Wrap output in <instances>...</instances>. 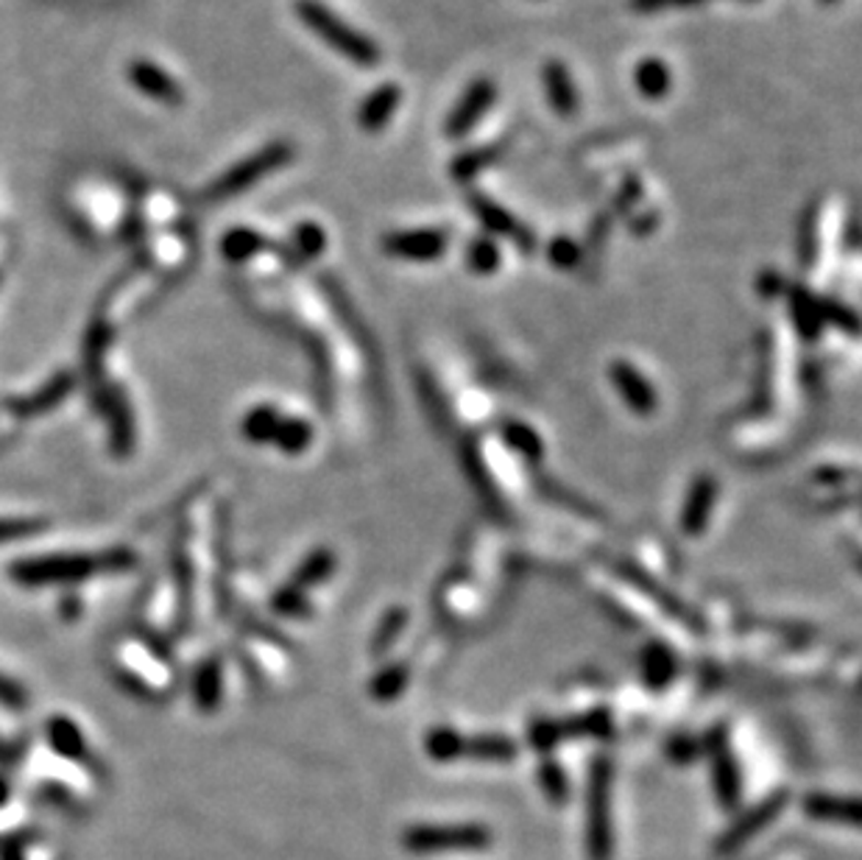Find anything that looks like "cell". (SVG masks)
<instances>
[{
	"mask_svg": "<svg viewBox=\"0 0 862 860\" xmlns=\"http://www.w3.org/2000/svg\"><path fill=\"white\" fill-rule=\"evenodd\" d=\"M25 531H31V526H7L0 528V537H12V533H25Z\"/></svg>",
	"mask_w": 862,
	"mask_h": 860,
	"instance_id": "obj_35",
	"label": "cell"
},
{
	"mask_svg": "<svg viewBox=\"0 0 862 860\" xmlns=\"http://www.w3.org/2000/svg\"><path fill=\"white\" fill-rule=\"evenodd\" d=\"M542 85L548 92V101L561 118H573L578 112V87L570 76L567 65L559 59L544 62L542 67Z\"/></svg>",
	"mask_w": 862,
	"mask_h": 860,
	"instance_id": "obj_10",
	"label": "cell"
},
{
	"mask_svg": "<svg viewBox=\"0 0 862 860\" xmlns=\"http://www.w3.org/2000/svg\"><path fill=\"white\" fill-rule=\"evenodd\" d=\"M640 199H642V183L637 179V176H628L626 185H622V190H620V199L615 201L617 210H628L633 201H640Z\"/></svg>",
	"mask_w": 862,
	"mask_h": 860,
	"instance_id": "obj_33",
	"label": "cell"
},
{
	"mask_svg": "<svg viewBox=\"0 0 862 860\" xmlns=\"http://www.w3.org/2000/svg\"><path fill=\"white\" fill-rule=\"evenodd\" d=\"M0 758H7V749H3V743H0Z\"/></svg>",
	"mask_w": 862,
	"mask_h": 860,
	"instance_id": "obj_37",
	"label": "cell"
},
{
	"mask_svg": "<svg viewBox=\"0 0 862 860\" xmlns=\"http://www.w3.org/2000/svg\"><path fill=\"white\" fill-rule=\"evenodd\" d=\"M9 860H20V855H18V852H14V855H9Z\"/></svg>",
	"mask_w": 862,
	"mask_h": 860,
	"instance_id": "obj_38",
	"label": "cell"
},
{
	"mask_svg": "<svg viewBox=\"0 0 862 860\" xmlns=\"http://www.w3.org/2000/svg\"><path fill=\"white\" fill-rule=\"evenodd\" d=\"M446 243H450V235H446L444 230H433V227H424V230H399L388 232V235L383 238V252H386L388 257H397V261L430 263L444 255Z\"/></svg>",
	"mask_w": 862,
	"mask_h": 860,
	"instance_id": "obj_6",
	"label": "cell"
},
{
	"mask_svg": "<svg viewBox=\"0 0 862 860\" xmlns=\"http://www.w3.org/2000/svg\"><path fill=\"white\" fill-rule=\"evenodd\" d=\"M611 771L606 760L592 765L589 805H586V852L589 860H611Z\"/></svg>",
	"mask_w": 862,
	"mask_h": 860,
	"instance_id": "obj_4",
	"label": "cell"
},
{
	"mask_svg": "<svg viewBox=\"0 0 862 860\" xmlns=\"http://www.w3.org/2000/svg\"><path fill=\"white\" fill-rule=\"evenodd\" d=\"M633 12H642V14H653V12H662L664 7H670V0H631Z\"/></svg>",
	"mask_w": 862,
	"mask_h": 860,
	"instance_id": "obj_34",
	"label": "cell"
},
{
	"mask_svg": "<svg viewBox=\"0 0 862 860\" xmlns=\"http://www.w3.org/2000/svg\"><path fill=\"white\" fill-rule=\"evenodd\" d=\"M402 103V90L399 85H380L377 90L368 92L363 103L357 107V123L363 132H383L391 123L394 112Z\"/></svg>",
	"mask_w": 862,
	"mask_h": 860,
	"instance_id": "obj_11",
	"label": "cell"
},
{
	"mask_svg": "<svg viewBox=\"0 0 862 860\" xmlns=\"http://www.w3.org/2000/svg\"><path fill=\"white\" fill-rule=\"evenodd\" d=\"M461 740H464V735L455 732V729L450 727H441L428 735L424 746H428L430 758L441 760V763H450V760L461 758Z\"/></svg>",
	"mask_w": 862,
	"mask_h": 860,
	"instance_id": "obj_24",
	"label": "cell"
},
{
	"mask_svg": "<svg viewBox=\"0 0 862 860\" xmlns=\"http://www.w3.org/2000/svg\"><path fill=\"white\" fill-rule=\"evenodd\" d=\"M290 157H294V146H290V143H285V140H277V143L266 146L263 152L252 154V157L243 159L241 165H235V168L226 170V174H223L221 179L212 185L210 194L207 196H212V199H226V196L243 194V190L252 188L254 183H259L263 176L285 168V165L290 163Z\"/></svg>",
	"mask_w": 862,
	"mask_h": 860,
	"instance_id": "obj_5",
	"label": "cell"
},
{
	"mask_svg": "<svg viewBox=\"0 0 862 860\" xmlns=\"http://www.w3.org/2000/svg\"><path fill=\"white\" fill-rule=\"evenodd\" d=\"M715 497H718V486L709 475L698 481L689 492V504L687 509L682 511V528L687 533H700L706 528V520H709V511L715 506Z\"/></svg>",
	"mask_w": 862,
	"mask_h": 860,
	"instance_id": "obj_15",
	"label": "cell"
},
{
	"mask_svg": "<svg viewBox=\"0 0 862 860\" xmlns=\"http://www.w3.org/2000/svg\"><path fill=\"white\" fill-rule=\"evenodd\" d=\"M7 800V785H3V782H0V802Z\"/></svg>",
	"mask_w": 862,
	"mask_h": 860,
	"instance_id": "obj_36",
	"label": "cell"
},
{
	"mask_svg": "<svg viewBox=\"0 0 862 860\" xmlns=\"http://www.w3.org/2000/svg\"><path fill=\"white\" fill-rule=\"evenodd\" d=\"M402 847L408 852H472L491 847V830L483 824H413L402 833Z\"/></svg>",
	"mask_w": 862,
	"mask_h": 860,
	"instance_id": "obj_3",
	"label": "cell"
},
{
	"mask_svg": "<svg viewBox=\"0 0 862 860\" xmlns=\"http://www.w3.org/2000/svg\"><path fill=\"white\" fill-rule=\"evenodd\" d=\"M332 567H335V559H332V553H327V551L313 553V556L308 559V564H302V570H299L296 584H299V587H308V584L324 582V578L332 573Z\"/></svg>",
	"mask_w": 862,
	"mask_h": 860,
	"instance_id": "obj_28",
	"label": "cell"
},
{
	"mask_svg": "<svg viewBox=\"0 0 862 860\" xmlns=\"http://www.w3.org/2000/svg\"><path fill=\"white\" fill-rule=\"evenodd\" d=\"M611 377H615V383L620 386V392H622V397L628 400V406L637 408V414L653 411V406H656V394L651 392V383H648L640 372L633 370L631 364H626V361H617V364H611Z\"/></svg>",
	"mask_w": 862,
	"mask_h": 860,
	"instance_id": "obj_12",
	"label": "cell"
},
{
	"mask_svg": "<svg viewBox=\"0 0 862 860\" xmlns=\"http://www.w3.org/2000/svg\"><path fill=\"white\" fill-rule=\"evenodd\" d=\"M497 85L491 79H475L466 87L464 96L458 98V103L453 107L450 118H446V137L461 140L483 121V115L495 107Z\"/></svg>",
	"mask_w": 862,
	"mask_h": 860,
	"instance_id": "obj_7",
	"label": "cell"
},
{
	"mask_svg": "<svg viewBox=\"0 0 862 860\" xmlns=\"http://www.w3.org/2000/svg\"><path fill=\"white\" fill-rule=\"evenodd\" d=\"M294 246L299 257H319L327 246V235L319 224H299L294 232Z\"/></svg>",
	"mask_w": 862,
	"mask_h": 860,
	"instance_id": "obj_26",
	"label": "cell"
},
{
	"mask_svg": "<svg viewBox=\"0 0 862 860\" xmlns=\"http://www.w3.org/2000/svg\"><path fill=\"white\" fill-rule=\"evenodd\" d=\"M132 81L143 92L157 98V101H165V103L181 101V90L176 87V81L170 79V76H165L159 67L148 65V62H137V65L132 67Z\"/></svg>",
	"mask_w": 862,
	"mask_h": 860,
	"instance_id": "obj_17",
	"label": "cell"
},
{
	"mask_svg": "<svg viewBox=\"0 0 862 860\" xmlns=\"http://www.w3.org/2000/svg\"><path fill=\"white\" fill-rule=\"evenodd\" d=\"M466 201H469L472 216L480 221V227L489 232V238L506 235V238H511V241L517 243L522 252H533V246H537V238H533V232L524 230V227L513 219L506 207H500L495 199H489L486 194H477V190H472V194L466 196Z\"/></svg>",
	"mask_w": 862,
	"mask_h": 860,
	"instance_id": "obj_8",
	"label": "cell"
},
{
	"mask_svg": "<svg viewBox=\"0 0 862 860\" xmlns=\"http://www.w3.org/2000/svg\"><path fill=\"white\" fill-rule=\"evenodd\" d=\"M670 673H673V657L664 649H653L645 660L648 682H651V685H662V682L670 679Z\"/></svg>",
	"mask_w": 862,
	"mask_h": 860,
	"instance_id": "obj_30",
	"label": "cell"
},
{
	"mask_svg": "<svg viewBox=\"0 0 862 860\" xmlns=\"http://www.w3.org/2000/svg\"><path fill=\"white\" fill-rule=\"evenodd\" d=\"M296 14L313 31L316 37L324 40L332 51H339L344 59H350L357 67H377L380 65L383 54L377 48L374 40H368L366 34L350 25L346 20H341L339 14L327 9L319 0H299L296 3Z\"/></svg>",
	"mask_w": 862,
	"mask_h": 860,
	"instance_id": "obj_1",
	"label": "cell"
},
{
	"mask_svg": "<svg viewBox=\"0 0 862 860\" xmlns=\"http://www.w3.org/2000/svg\"><path fill=\"white\" fill-rule=\"evenodd\" d=\"M539 780H542V791L548 794L550 802L561 805V802L570 796V782L561 771V765L555 763H542V771H539Z\"/></svg>",
	"mask_w": 862,
	"mask_h": 860,
	"instance_id": "obj_27",
	"label": "cell"
},
{
	"mask_svg": "<svg viewBox=\"0 0 862 860\" xmlns=\"http://www.w3.org/2000/svg\"><path fill=\"white\" fill-rule=\"evenodd\" d=\"M784 805H787V794H773V796H767V800L762 802V805H756L754 811L737 818L734 827H729V830H726V836L720 838L718 852L720 855H729V852H734V849H740L742 844L751 841V838H754L756 833L765 830L767 824H771L773 818H776L778 813H782Z\"/></svg>",
	"mask_w": 862,
	"mask_h": 860,
	"instance_id": "obj_9",
	"label": "cell"
},
{
	"mask_svg": "<svg viewBox=\"0 0 862 860\" xmlns=\"http://www.w3.org/2000/svg\"><path fill=\"white\" fill-rule=\"evenodd\" d=\"M279 414L274 411L272 406H263V408H254L252 414H248L246 419H243V430H246V437L252 439V442H274V433H277V425H279Z\"/></svg>",
	"mask_w": 862,
	"mask_h": 860,
	"instance_id": "obj_23",
	"label": "cell"
},
{
	"mask_svg": "<svg viewBox=\"0 0 862 860\" xmlns=\"http://www.w3.org/2000/svg\"><path fill=\"white\" fill-rule=\"evenodd\" d=\"M506 146H508L506 140H497V143H489V146L466 148L464 154H458V157L453 159L450 174H453V179H458V183H469V179H475L480 170L491 168V165L502 157Z\"/></svg>",
	"mask_w": 862,
	"mask_h": 860,
	"instance_id": "obj_16",
	"label": "cell"
},
{
	"mask_svg": "<svg viewBox=\"0 0 862 860\" xmlns=\"http://www.w3.org/2000/svg\"><path fill=\"white\" fill-rule=\"evenodd\" d=\"M804 813H807L809 818H818V822L851 824V827L860 822V805H857V800H851V796L813 794L804 800Z\"/></svg>",
	"mask_w": 862,
	"mask_h": 860,
	"instance_id": "obj_13",
	"label": "cell"
},
{
	"mask_svg": "<svg viewBox=\"0 0 862 860\" xmlns=\"http://www.w3.org/2000/svg\"><path fill=\"white\" fill-rule=\"evenodd\" d=\"M633 87L648 98V101H659L670 92L673 87V74H670L667 62L648 56L640 65L633 67Z\"/></svg>",
	"mask_w": 862,
	"mask_h": 860,
	"instance_id": "obj_14",
	"label": "cell"
},
{
	"mask_svg": "<svg viewBox=\"0 0 862 860\" xmlns=\"http://www.w3.org/2000/svg\"><path fill=\"white\" fill-rule=\"evenodd\" d=\"M266 246V241L252 230H232L230 235L223 238V252L230 261H248Z\"/></svg>",
	"mask_w": 862,
	"mask_h": 860,
	"instance_id": "obj_25",
	"label": "cell"
},
{
	"mask_svg": "<svg viewBox=\"0 0 862 860\" xmlns=\"http://www.w3.org/2000/svg\"><path fill=\"white\" fill-rule=\"evenodd\" d=\"M0 704H7V707L14 709L25 707V693L14 685L12 679L3 676V673H0Z\"/></svg>",
	"mask_w": 862,
	"mask_h": 860,
	"instance_id": "obj_32",
	"label": "cell"
},
{
	"mask_svg": "<svg viewBox=\"0 0 862 860\" xmlns=\"http://www.w3.org/2000/svg\"><path fill=\"white\" fill-rule=\"evenodd\" d=\"M313 442V428L302 419H288L283 417L277 425V433H274V442L277 448H283L285 453H302L308 444Z\"/></svg>",
	"mask_w": 862,
	"mask_h": 860,
	"instance_id": "obj_19",
	"label": "cell"
},
{
	"mask_svg": "<svg viewBox=\"0 0 862 860\" xmlns=\"http://www.w3.org/2000/svg\"><path fill=\"white\" fill-rule=\"evenodd\" d=\"M715 787H718V800L723 807H734L740 802V774L729 754H720L715 763Z\"/></svg>",
	"mask_w": 862,
	"mask_h": 860,
	"instance_id": "obj_21",
	"label": "cell"
},
{
	"mask_svg": "<svg viewBox=\"0 0 862 860\" xmlns=\"http://www.w3.org/2000/svg\"><path fill=\"white\" fill-rule=\"evenodd\" d=\"M791 297V308L798 321V328H802L804 333H818L820 321H824V316H820V299L809 297L804 288H793Z\"/></svg>",
	"mask_w": 862,
	"mask_h": 860,
	"instance_id": "obj_22",
	"label": "cell"
},
{
	"mask_svg": "<svg viewBox=\"0 0 862 860\" xmlns=\"http://www.w3.org/2000/svg\"><path fill=\"white\" fill-rule=\"evenodd\" d=\"M461 758H477V760H513L517 758V743L511 738L502 735H480V738H464L461 740Z\"/></svg>",
	"mask_w": 862,
	"mask_h": 860,
	"instance_id": "obj_18",
	"label": "cell"
},
{
	"mask_svg": "<svg viewBox=\"0 0 862 860\" xmlns=\"http://www.w3.org/2000/svg\"><path fill=\"white\" fill-rule=\"evenodd\" d=\"M820 3H827V7H829V3H835V0H820Z\"/></svg>",
	"mask_w": 862,
	"mask_h": 860,
	"instance_id": "obj_39",
	"label": "cell"
},
{
	"mask_svg": "<svg viewBox=\"0 0 862 860\" xmlns=\"http://www.w3.org/2000/svg\"><path fill=\"white\" fill-rule=\"evenodd\" d=\"M548 257L553 266L559 268H573L575 263L581 261V249L575 246L570 238H555L553 243L548 246Z\"/></svg>",
	"mask_w": 862,
	"mask_h": 860,
	"instance_id": "obj_31",
	"label": "cell"
},
{
	"mask_svg": "<svg viewBox=\"0 0 862 860\" xmlns=\"http://www.w3.org/2000/svg\"><path fill=\"white\" fill-rule=\"evenodd\" d=\"M51 738H54L56 749L65 751V754H85V740L70 721L51 724Z\"/></svg>",
	"mask_w": 862,
	"mask_h": 860,
	"instance_id": "obj_29",
	"label": "cell"
},
{
	"mask_svg": "<svg viewBox=\"0 0 862 860\" xmlns=\"http://www.w3.org/2000/svg\"><path fill=\"white\" fill-rule=\"evenodd\" d=\"M132 556L123 551L107 553V556H45L20 562L12 576L23 584H51V582H76V578L92 576L96 570H126Z\"/></svg>",
	"mask_w": 862,
	"mask_h": 860,
	"instance_id": "obj_2",
	"label": "cell"
},
{
	"mask_svg": "<svg viewBox=\"0 0 862 860\" xmlns=\"http://www.w3.org/2000/svg\"><path fill=\"white\" fill-rule=\"evenodd\" d=\"M466 263H469L472 272L477 274L497 272L502 263V255H500V246L495 243V238L477 235L475 241L469 243V249H466Z\"/></svg>",
	"mask_w": 862,
	"mask_h": 860,
	"instance_id": "obj_20",
	"label": "cell"
}]
</instances>
